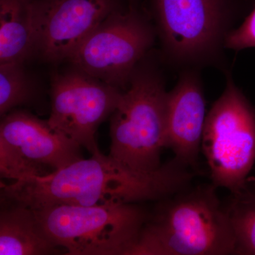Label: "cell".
Masks as SVG:
<instances>
[{"mask_svg": "<svg viewBox=\"0 0 255 255\" xmlns=\"http://www.w3.org/2000/svg\"><path fill=\"white\" fill-rule=\"evenodd\" d=\"M43 177L11 184L1 183V199L33 210L55 206H93L157 200L182 190L190 180L185 166L177 161L158 170L140 172L128 168L100 149Z\"/></svg>", "mask_w": 255, "mask_h": 255, "instance_id": "cell-1", "label": "cell"}, {"mask_svg": "<svg viewBox=\"0 0 255 255\" xmlns=\"http://www.w3.org/2000/svg\"><path fill=\"white\" fill-rule=\"evenodd\" d=\"M227 209L214 188L202 187L161 206L142 228L129 255H236Z\"/></svg>", "mask_w": 255, "mask_h": 255, "instance_id": "cell-2", "label": "cell"}, {"mask_svg": "<svg viewBox=\"0 0 255 255\" xmlns=\"http://www.w3.org/2000/svg\"><path fill=\"white\" fill-rule=\"evenodd\" d=\"M145 58L112 114L109 155L132 170L152 172L163 165L160 157L166 147L168 92L160 73Z\"/></svg>", "mask_w": 255, "mask_h": 255, "instance_id": "cell-3", "label": "cell"}, {"mask_svg": "<svg viewBox=\"0 0 255 255\" xmlns=\"http://www.w3.org/2000/svg\"><path fill=\"white\" fill-rule=\"evenodd\" d=\"M34 211L50 241L69 255H129L148 219L133 204Z\"/></svg>", "mask_w": 255, "mask_h": 255, "instance_id": "cell-4", "label": "cell"}, {"mask_svg": "<svg viewBox=\"0 0 255 255\" xmlns=\"http://www.w3.org/2000/svg\"><path fill=\"white\" fill-rule=\"evenodd\" d=\"M241 0H150L164 53L179 65L220 58Z\"/></svg>", "mask_w": 255, "mask_h": 255, "instance_id": "cell-5", "label": "cell"}, {"mask_svg": "<svg viewBox=\"0 0 255 255\" xmlns=\"http://www.w3.org/2000/svg\"><path fill=\"white\" fill-rule=\"evenodd\" d=\"M155 33L139 0H128L107 16L68 60L74 68L124 90L153 44Z\"/></svg>", "mask_w": 255, "mask_h": 255, "instance_id": "cell-6", "label": "cell"}, {"mask_svg": "<svg viewBox=\"0 0 255 255\" xmlns=\"http://www.w3.org/2000/svg\"><path fill=\"white\" fill-rule=\"evenodd\" d=\"M201 150L215 187H244L255 161V111L230 75L206 116Z\"/></svg>", "mask_w": 255, "mask_h": 255, "instance_id": "cell-7", "label": "cell"}, {"mask_svg": "<svg viewBox=\"0 0 255 255\" xmlns=\"http://www.w3.org/2000/svg\"><path fill=\"white\" fill-rule=\"evenodd\" d=\"M81 147L48 121L26 111H11L0 124L1 177L16 182L48 175L83 158Z\"/></svg>", "mask_w": 255, "mask_h": 255, "instance_id": "cell-8", "label": "cell"}, {"mask_svg": "<svg viewBox=\"0 0 255 255\" xmlns=\"http://www.w3.org/2000/svg\"><path fill=\"white\" fill-rule=\"evenodd\" d=\"M123 90L74 68L51 81L48 123L91 154L98 150L96 132L118 105Z\"/></svg>", "mask_w": 255, "mask_h": 255, "instance_id": "cell-9", "label": "cell"}, {"mask_svg": "<svg viewBox=\"0 0 255 255\" xmlns=\"http://www.w3.org/2000/svg\"><path fill=\"white\" fill-rule=\"evenodd\" d=\"M128 0H33L35 56L43 61L68 60L107 16Z\"/></svg>", "mask_w": 255, "mask_h": 255, "instance_id": "cell-10", "label": "cell"}, {"mask_svg": "<svg viewBox=\"0 0 255 255\" xmlns=\"http://www.w3.org/2000/svg\"><path fill=\"white\" fill-rule=\"evenodd\" d=\"M205 97L195 71H186L167 93L166 147L182 165H194L201 149L206 122Z\"/></svg>", "mask_w": 255, "mask_h": 255, "instance_id": "cell-11", "label": "cell"}, {"mask_svg": "<svg viewBox=\"0 0 255 255\" xmlns=\"http://www.w3.org/2000/svg\"><path fill=\"white\" fill-rule=\"evenodd\" d=\"M0 213V255H48L59 253L43 231L34 210L4 202Z\"/></svg>", "mask_w": 255, "mask_h": 255, "instance_id": "cell-12", "label": "cell"}, {"mask_svg": "<svg viewBox=\"0 0 255 255\" xmlns=\"http://www.w3.org/2000/svg\"><path fill=\"white\" fill-rule=\"evenodd\" d=\"M33 0H0V64L24 63L35 55Z\"/></svg>", "mask_w": 255, "mask_h": 255, "instance_id": "cell-13", "label": "cell"}, {"mask_svg": "<svg viewBox=\"0 0 255 255\" xmlns=\"http://www.w3.org/2000/svg\"><path fill=\"white\" fill-rule=\"evenodd\" d=\"M233 196L226 209L236 239V255H255V182L248 179Z\"/></svg>", "mask_w": 255, "mask_h": 255, "instance_id": "cell-14", "label": "cell"}, {"mask_svg": "<svg viewBox=\"0 0 255 255\" xmlns=\"http://www.w3.org/2000/svg\"><path fill=\"white\" fill-rule=\"evenodd\" d=\"M21 63L0 64V114L3 117L16 107L36 98L37 85Z\"/></svg>", "mask_w": 255, "mask_h": 255, "instance_id": "cell-15", "label": "cell"}, {"mask_svg": "<svg viewBox=\"0 0 255 255\" xmlns=\"http://www.w3.org/2000/svg\"><path fill=\"white\" fill-rule=\"evenodd\" d=\"M225 48L235 50L255 48V6L241 26L228 33Z\"/></svg>", "mask_w": 255, "mask_h": 255, "instance_id": "cell-16", "label": "cell"}]
</instances>
